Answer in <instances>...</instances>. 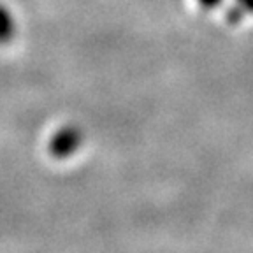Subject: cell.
<instances>
[{"label":"cell","instance_id":"1","mask_svg":"<svg viewBox=\"0 0 253 253\" xmlns=\"http://www.w3.org/2000/svg\"><path fill=\"white\" fill-rule=\"evenodd\" d=\"M78 146H79V132L76 128H65V130L58 132L51 139V144H49L51 153L55 157H67Z\"/></svg>","mask_w":253,"mask_h":253},{"label":"cell","instance_id":"2","mask_svg":"<svg viewBox=\"0 0 253 253\" xmlns=\"http://www.w3.org/2000/svg\"><path fill=\"white\" fill-rule=\"evenodd\" d=\"M12 27H14V21H12V16L4 5H0V41H9L12 36Z\"/></svg>","mask_w":253,"mask_h":253},{"label":"cell","instance_id":"3","mask_svg":"<svg viewBox=\"0 0 253 253\" xmlns=\"http://www.w3.org/2000/svg\"><path fill=\"white\" fill-rule=\"evenodd\" d=\"M201 2H202L204 5H211V7H213V5L216 4L218 0H201Z\"/></svg>","mask_w":253,"mask_h":253}]
</instances>
